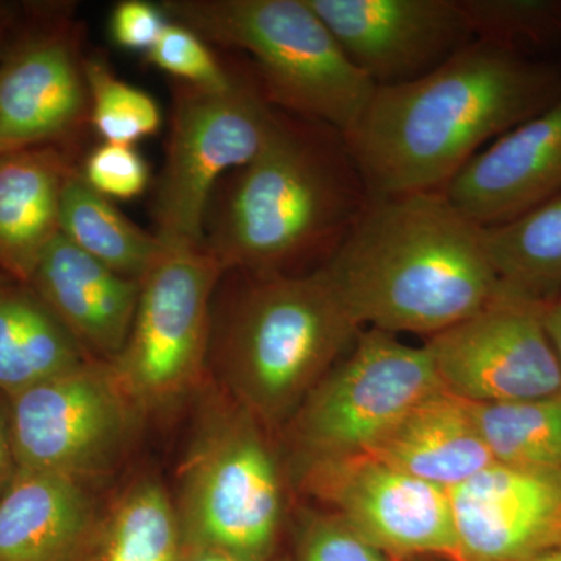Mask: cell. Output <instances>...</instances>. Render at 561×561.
I'll use <instances>...</instances> for the list:
<instances>
[{"label":"cell","instance_id":"obj_9","mask_svg":"<svg viewBox=\"0 0 561 561\" xmlns=\"http://www.w3.org/2000/svg\"><path fill=\"white\" fill-rule=\"evenodd\" d=\"M224 275L205 247H187L162 251L140 280L130 335L108 362L139 413L172 404L202 381L210 353V305Z\"/></svg>","mask_w":561,"mask_h":561},{"label":"cell","instance_id":"obj_24","mask_svg":"<svg viewBox=\"0 0 561 561\" xmlns=\"http://www.w3.org/2000/svg\"><path fill=\"white\" fill-rule=\"evenodd\" d=\"M472 409L494 461L526 470L561 471V394L472 404Z\"/></svg>","mask_w":561,"mask_h":561},{"label":"cell","instance_id":"obj_1","mask_svg":"<svg viewBox=\"0 0 561 561\" xmlns=\"http://www.w3.org/2000/svg\"><path fill=\"white\" fill-rule=\"evenodd\" d=\"M561 98V62L474 39L427 76L376 87L348 138L370 197L443 191L491 140Z\"/></svg>","mask_w":561,"mask_h":561},{"label":"cell","instance_id":"obj_26","mask_svg":"<svg viewBox=\"0 0 561 561\" xmlns=\"http://www.w3.org/2000/svg\"><path fill=\"white\" fill-rule=\"evenodd\" d=\"M474 38L561 62V0H461Z\"/></svg>","mask_w":561,"mask_h":561},{"label":"cell","instance_id":"obj_10","mask_svg":"<svg viewBox=\"0 0 561 561\" xmlns=\"http://www.w3.org/2000/svg\"><path fill=\"white\" fill-rule=\"evenodd\" d=\"M83 36L72 3H21L0 55V150L79 149L90 125Z\"/></svg>","mask_w":561,"mask_h":561},{"label":"cell","instance_id":"obj_19","mask_svg":"<svg viewBox=\"0 0 561 561\" xmlns=\"http://www.w3.org/2000/svg\"><path fill=\"white\" fill-rule=\"evenodd\" d=\"M77 150L33 146L0 151V272L28 283L60 234L61 195Z\"/></svg>","mask_w":561,"mask_h":561},{"label":"cell","instance_id":"obj_3","mask_svg":"<svg viewBox=\"0 0 561 561\" xmlns=\"http://www.w3.org/2000/svg\"><path fill=\"white\" fill-rule=\"evenodd\" d=\"M359 328L432 335L501 294L483 227L440 191L370 197L321 267Z\"/></svg>","mask_w":561,"mask_h":561},{"label":"cell","instance_id":"obj_18","mask_svg":"<svg viewBox=\"0 0 561 561\" xmlns=\"http://www.w3.org/2000/svg\"><path fill=\"white\" fill-rule=\"evenodd\" d=\"M98 531L83 482L20 470L0 497V561H80Z\"/></svg>","mask_w":561,"mask_h":561},{"label":"cell","instance_id":"obj_20","mask_svg":"<svg viewBox=\"0 0 561 561\" xmlns=\"http://www.w3.org/2000/svg\"><path fill=\"white\" fill-rule=\"evenodd\" d=\"M367 454L445 490L494 463L471 402L445 389L419 402Z\"/></svg>","mask_w":561,"mask_h":561},{"label":"cell","instance_id":"obj_25","mask_svg":"<svg viewBox=\"0 0 561 561\" xmlns=\"http://www.w3.org/2000/svg\"><path fill=\"white\" fill-rule=\"evenodd\" d=\"M183 531L175 501L162 483H133L114 505L101 561H181Z\"/></svg>","mask_w":561,"mask_h":561},{"label":"cell","instance_id":"obj_11","mask_svg":"<svg viewBox=\"0 0 561 561\" xmlns=\"http://www.w3.org/2000/svg\"><path fill=\"white\" fill-rule=\"evenodd\" d=\"M20 470L84 482L113 470L130 445L138 409L108 362L90 359L9 397Z\"/></svg>","mask_w":561,"mask_h":561},{"label":"cell","instance_id":"obj_32","mask_svg":"<svg viewBox=\"0 0 561 561\" xmlns=\"http://www.w3.org/2000/svg\"><path fill=\"white\" fill-rule=\"evenodd\" d=\"M18 465L14 459L13 442H11L10 400L0 393V497L9 489Z\"/></svg>","mask_w":561,"mask_h":561},{"label":"cell","instance_id":"obj_33","mask_svg":"<svg viewBox=\"0 0 561 561\" xmlns=\"http://www.w3.org/2000/svg\"><path fill=\"white\" fill-rule=\"evenodd\" d=\"M542 321H545L546 331L551 339L561 367V301L557 300L545 305Z\"/></svg>","mask_w":561,"mask_h":561},{"label":"cell","instance_id":"obj_23","mask_svg":"<svg viewBox=\"0 0 561 561\" xmlns=\"http://www.w3.org/2000/svg\"><path fill=\"white\" fill-rule=\"evenodd\" d=\"M60 232L110 271L136 280L146 278L165 250L154 232L133 224L113 202L84 183L80 162L62 190Z\"/></svg>","mask_w":561,"mask_h":561},{"label":"cell","instance_id":"obj_6","mask_svg":"<svg viewBox=\"0 0 561 561\" xmlns=\"http://www.w3.org/2000/svg\"><path fill=\"white\" fill-rule=\"evenodd\" d=\"M206 408L180 470L184 549L273 559L286 491L268 431L230 394Z\"/></svg>","mask_w":561,"mask_h":561},{"label":"cell","instance_id":"obj_30","mask_svg":"<svg viewBox=\"0 0 561 561\" xmlns=\"http://www.w3.org/2000/svg\"><path fill=\"white\" fill-rule=\"evenodd\" d=\"M297 561H394L332 512L308 513L297 546Z\"/></svg>","mask_w":561,"mask_h":561},{"label":"cell","instance_id":"obj_29","mask_svg":"<svg viewBox=\"0 0 561 561\" xmlns=\"http://www.w3.org/2000/svg\"><path fill=\"white\" fill-rule=\"evenodd\" d=\"M84 183L108 201L128 202L149 187V162L136 147L102 142L80 162Z\"/></svg>","mask_w":561,"mask_h":561},{"label":"cell","instance_id":"obj_2","mask_svg":"<svg viewBox=\"0 0 561 561\" xmlns=\"http://www.w3.org/2000/svg\"><path fill=\"white\" fill-rule=\"evenodd\" d=\"M368 201L345 136L278 110L264 149L214 190L203 247L225 272L308 275L334 256Z\"/></svg>","mask_w":561,"mask_h":561},{"label":"cell","instance_id":"obj_34","mask_svg":"<svg viewBox=\"0 0 561 561\" xmlns=\"http://www.w3.org/2000/svg\"><path fill=\"white\" fill-rule=\"evenodd\" d=\"M181 561H280L273 559L260 560L249 559V557L236 556V553L217 551V549L192 548L184 549Z\"/></svg>","mask_w":561,"mask_h":561},{"label":"cell","instance_id":"obj_35","mask_svg":"<svg viewBox=\"0 0 561 561\" xmlns=\"http://www.w3.org/2000/svg\"><path fill=\"white\" fill-rule=\"evenodd\" d=\"M21 3L0 0V55L9 43L11 32L20 16Z\"/></svg>","mask_w":561,"mask_h":561},{"label":"cell","instance_id":"obj_7","mask_svg":"<svg viewBox=\"0 0 561 561\" xmlns=\"http://www.w3.org/2000/svg\"><path fill=\"white\" fill-rule=\"evenodd\" d=\"M278 110L265 99L249 62H234L227 88L203 90L173 81L171 127L157 184L153 217L164 249L203 247L217 184L264 149Z\"/></svg>","mask_w":561,"mask_h":561},{"label":"cell","instance_id":"obj_31","mask_svg":"<svg viewBox=\"0 0 561 561\" xmlns=\"http://www.w3.org/2000/svg\"><path fill=\"white\" fill-rule=\"evenodd\" d=\"M169 20L161 3L122 0L110 14V35L121 49L147 55L161 38Z\"/></svg>","mask_w":561,"mask_h":561},{"label":"cell","instance_id":"obj_39","mask_svg":"<svg viewBox=\"0 0 561 561\" xmlns=\"http://www.w3.org/2000/svg\"><path fill=\"white\" fill-rule=\"evenodd\" d=\"M0 151H5V150H0Z\"/></svg>","mask_w":561,"mask_h":561},{"label":"cell","instance_id":"obj_14","mask_svg":"<svg viewBox=\"0 0 561 561\" xmlns=\"http://www.w3.org/2000/svg\"><path fill=\"white\" fill-rule=\"evenodd\" d=\"M346 57L376 84L411 83L474 41L461 0H309Z\"/></svg>","mask_w":561,"mask_h":561},{"label":"cell","instance_id":"obj_27","mask_svg":"<svg viewBox=\"0 0 561 561\" xmlns=\"http://www.w3.org/2000/svg\"><path fill=\"white\" fill-rule=\"evenodd\" d=\"M90 125L103 142L133 146L157 135L162 124L160 105L128 81L119 79L102 55H87Z\"/></svg>","mask_w":561,"mask_h":561},{"label":"cell","instance_id":"obj_13","mask_svg":"<svg viewBox=\"0 0 561 561\" xmlns=\"http://www.w3.org/2000/svg\"><path fill=\"white\" fill-rule=\"evenodd\" d=\"M542 309L501 291L470 319L426 339L445 390L472 404L561 394L560 362Z\"/></svg>","mask_w":561,"mask_h":561},{"label":"cell","instance_id":"obj_38","mask_svg":"<svg viewBox=\"0 0 561 561\" xmlns=\"http://www.w3.org/2000/svg\"><path fill=\"white\" fill-rule=\"evenodd\" d=\"M559 301H561V295H560Z\"/></svg>","mask_w":561,"mask_h":561},{"label":"cell","instance_id":"obj_21","mask_svg":"<svg viewBox=\"0 0 561 561\" xmlns=\"http://www.w3.org/2000/svg\"><path fill=\"white\" fill-rule=\"evenodd\" d=\"M90 359L27 283L0 272V393L13 397Z\"/></svg>","mask_w":561,"mask_h":561},{"label":"cell","instance_id":"obj_12","mask_svg":"<svg viewBox=\"0 0 561 561\" xmlns=\"http://www.w3.org/2000/svg\"><path fill=\"white\" fill-rule=\"evenodd\" d=\"M295 468L305 493L394 561H461L448 490L370 454Z\"/></svg>","mask_w":561,"mask_h":561},{"label":"cell","instance_id":"obj_36","mask_svg":"<svg viewBox=\"0 0 561 561\" xmlns=\"http://www.w3.org/2000/svg\"><path fill=\"white\" fill-rule=\"evenodd\" d=\"M526 561H561V546L538 553V556L531 557V559Z\"/></svg>","mask_w":561,"mask_h":561},{"label":"cell","instance_id":"obj_4","mask_svg":"<svg viewBox=\"0 0 561 561\" xmlns=\"http://www.w3.org/2000/svg\"><path fill=\"white\" fill-rule=\"evenodd\" d=\"M238 280L213 312V345L228 394L268 432L289 423L362 328L330 280L230 271Z\"/></svg>","mask_w":561,"mask_h":561},{"label":"cell","instance_id":"obj_5","mask_svg":"<svg viewBox=\"0 0 561 561\" xmlns=\"http://www.w3.org/2000/svg\"><path fill=\"white\" fill-rule=\"evenodd\" d=\"M169 20L250 57L276 110L356 130L376 84L351 62L309 0H164Z\"/></svg>","mask_w":561,"mask_h":561},{"label":"cell","instance_id":"obj_28","mask_svg":"<svg viewBox=\"0 0 561 561\" xmlns=\"http://www.w3.org/2000/svg\"><path fill=\"white\" fill-rule=\"evenodd\" d=\"M144 58L147 65L168 73L173 81L203 90L227 88L234 77V62L221 60L208 41L175 21L169 22L161 38Z\"/></svg>","mask_w":561,"mask_h":561},{"label":"cell","instance_id":"obj_16","mask_svg":"<svg viewBox=\"0 0 561 561\" xmlns=\"http://www.w3.org/2000/svg\"><path fill=\"white\" fill-rule=\"evenodd\" d=\"M442 192L483 228L560 195L561 98L479 151Z\"/></svg>","mask_w":561,"mask_h":561},{"label":"cell","instance_id":"obj_22","mask_svg":"<svg viewBox=\"0 0 561 561\" xmlns=\"http://www.w3.org/2000/svg\"><path fill=\"white\" fill-rule=\"evenodd\" d=\"M483 234L501 291L540 305L559 300L561 194Z\"/></svg>","mask_w":561,"mask_h":561},{"label":"cell","instance_id":"obj_15","mask_svg":"<svg viewBox=\"0 0 561 561\" xmlns=\"http://www.w3.org/2000/svg\"><path fill=\"white\" fill-rule=\"evenodd\" d=\"M448 494L461 561H526L561 546V471L494 461Z\"/></svg>","mask_w":561,"mask_h":561},{"label":"cell","instance_id":"obj_17","mask_svg":"<svg viewBox=\"0 0 561 561\" xmlns=\"http://www.w3.org/2000/svg\"><path fill=\"white\" fill-rule=\"evenodd\" d=\"M27 284L91 359L119 356L135 321L140 280L110 271L60 232Z\"/></svg>","mask_w":561,"mask_h":561},{"label":"cell","instance_id":"obj_37","mask_svg":"<svg viewBox=\"0 0 561 561\" xmlns=\"http://www.w3.org/2000/svg\"><path fill=\"white\" fill-rule=\"evenodd\" d=\"M434 561H446V560H434Z\"/></svg>","mask_w":561,"mask_h":561},{"label":"cell","instance_id":"obj_8","mask_svg":"<svg viewBox=\"0 0 561 561\" xmlns=\"http://www.w3.org/2000/svg\"><path fill=\"white\" fill-rule=\"evenodd\" d=\"M443 389L426 346L360 331L287 423L295 467L370 453L405 413Z\"/></svg>","mask_w":561,"mask_h":561}]
</instances>
